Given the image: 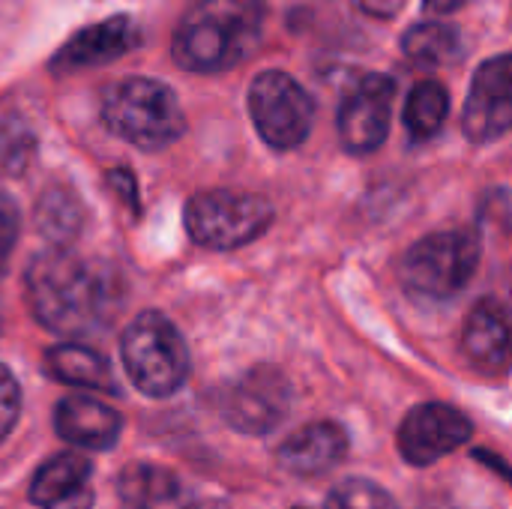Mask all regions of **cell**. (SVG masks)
<instances>
[{"instance_id": "18", "label": "cell", "mask_w": 512, "mask_h": 509, "mask_svg": "<svg viewBox=\"0 0 512 509\" xmlns=\"http://www.w3.org/2000/svg\"><path fill=\"white\" fill-rule=\"evenodd\" d=\"M129 509H174L180 498V486L174 474L156 465H129L117 483Z\"/></svg>"}, {"instance_id": "27", "label": "cell", "mask_w": 512, "mask_h": 509, "mask_svg": "<svg viewBox=\"0 0 512 509\" xmlns=\"http://www.w3.org/2000/svg\"><path fill=\"white\" fill-rule=\"evenodd\" d=\"M108 183H111V186H114V189L129 201V207L138 213V195H135L138 189H135V177H132L129 171H123V168H120V171H111V174H108Z\"/></svg>"}, {"instance_id": "16", "label": "cell", "mask_w": 512, "mask_h": 509, "mask_svg": "<svg viewBox=\"0 0 512 509\" xmlns=\"http://www.w3.org/2000/svg\"><path fill=\"white\" fill-rule=\"evenodd\" d=\"M348 456V435L342 426L324 420V423H309L300 432H294L276 453L279 465L288 474L297 477H318L342 465Z\"/></svg>"}, {"instance_id": "15", "label": "cell", "mask_w": 512, "mask_h": 509, "mask_svg": "<svg viewBox=\"0 0 512 509\" xmlns=\"http://www.w3.org/2000/svg\"><path fill=\"white\" fill-rule=\"evenodd\" d=\"M57 435L81 450H111L123 432V417L93 396H66L54 408Z\"/></svg>"}, {"instance_id": "11", "label": "cell", "mask_w": 512, "mask_h": 509, "mask_svg": "<svg viewBox=\"0 0 512 509\" xmlns=\"http://www.w3.org/2000/svg\"><path fill=\"white\" fill-rule=\"evenodd\" d=\"M462 129L474 144H489L512 129V54L486 60L471 84Z\"/></svg>"}, {"instance_id": "25", "label": "cell", "mask_w": 512, "mask_h": 509, "mask_svg": "<svg viewBox=\"0 0 512 509\" xmlns=\"http://www.w3.org/2000/svg\"><path fill=\"white\" fill-rule=\"evenodd\" d=\"M354 3H357L360 12H366L372 18H393V15L402 12V6L408 0H354Z\"/></svg>"}, {"instance_id": "5", "label": "cell", "mask_w": 512, "mask_h": 509, "mask_svg": "<svg viewBox=\"0 0 512 509\" xmlns=\"http://www.w3.org/2000/svg\"><path fill=\"white\" fill-rule=\"evenodd\" d=\"M477 264L480 240L474 231H438L405 252L399 276L417 297L450 300L474 279Z\"/></svg>"}, {"instance_id": "23", "label": "cell", "mask_w": 512, "mask_h": 509, "mask_svg": "<svg viewBox=\"0 0 512 509\" xmlns=\"http://www.w3.org/2000/svg\"><path fill=\"white\" fill-rule=\"evenodd\" d=\"M21 414V390L12 372L0 363V441L15 429Z\"/></svg>"}, {"instance_id": "30", "label": "cell", "mask_w": 512, "mask_h": 509, "mask_svg": "<svg viewBox=\"0 0 512 509\" xmlns=\"http://www.w3.org/2000/svg\"><path fill=\"white\" fill-rule=\"evenodd\" d=\"M297 509H306V507H297Z\"/></svg>"}, {"instance_id": "22", "label": "cell", "mask_w": 512, "mask_h": 509, "mask_svg": "<svg viewBox=\"0 0 512 509\" xmlns=\"http://www.w3.org/2000/svg\"><path fill=\"white\" fill-rule=\"evenodd\" d=\"M324 509H399V504L393 501V495L384 486L354 477V480L339 483L330 492Z\"/></svg>"}, {"instance_id": "12", "label": "cell", "mask_w": 512, "mask_h": 509, "mask_svg": "<svg viewBox=\"0 0 512 509\" xmlns=\"http://www.w3.org/2000/svg\"><path fill=\"white\" fill-rule=\"evenodd\" d=\"M141 42V33L135 30L132 18L114 15L108 21H99L93 27L78 30L54 57H51V72L54 75H69L78 69L90 66H105L126 51H132Z\"/></svg>"}, {"instance_id": "4", "label": "cell", "mask_w": 512, "mask_h": 509, "mask_svg": "<svg viewBox=\"0 0 512 509\" xmlns=\"http://www.w3.org/2000/svg\"><path fill=\"white\" fill-rule=\"evenodd\" d=\"M129 381L150 399L174 396L189 378V348L180 330L159 312H141L120 339Z\"/></svg>"}, {"instance_id": "6", "label": "cell", "mask_w": 512, "mask_h": 509, "mask_svg": "<svg viewBox=\"0 0 512 509\" xmlns=\"http://www.w3.org/2000/svg\"><path fill=\"white\" fill-rule=\"evenodd\" d=\"M186 231L204 249H240L273 225V204L249 192H201L186 204Z\"/></svg>"}, {"instance_id": "29", "label": "cell", "mask_w": 512, "mask_h": 509, "mask_svg": "<svg viewBox=\"0 0 512 509\" xmlns=\"http://www.w3.org/2000/svg\"><path fill=\"white\" fill-rule=\"evenodd\" d=\"M186 509H228L222 501H198V504H189Z\"/></svg>"}, {"instance_id": "7", "label": "cell", "mask_w": 512, "mask_h": 509, "mask_svg": "<svg viewBox=\"0 0 512 509\" xmlns=\"http://www.w3.org/2000/svg\"><path fill=\"white\" fill-rule=\"evenodd\" d=\"M249 114L258 135L276 150L300 147L315 123V102L288 72L267 69L249 87Z\"/></svg>"}, {"instance_id": "21", "label": "cell", "mask_w": 512, "mask_h": 509, "mask_svg": "<svg viewBox=\"0 0 512 509\" xmlns=\"http://www.w3.org/2000/svg\"><path fill=\"white\" fill-rule=\"evenodd\" d=\"M39 231L54 237V240H69L75 237L81 225V210L69 192H48L39 201Z\"/></svg>"}, {"instance_id": "2", "label": "cell", "mask_w": 512, "mask_h": 509, "mask_svg": "<svg viewBox=\"0 0 512 509\" xmlns=\"http://www.w3.org/2000/svg\"><path fill=\"white\" fill-rule=\"evenodd\" d=\"M261 30V0H198L174 30V60L204 75L234 69L252 54Z\"/></svg>"}, {"instance_id": "10", "label": "cell", "mask_w": 512, "mask_h": 509, "mask_svg": "<svg viewBox=\"0 0 512 509\" xmlns=\"http://www.w3.org/2000/svg\"><path fill=\"white\" fill-rule=\"evenodd\" d=\"M474 435L471 420L453 408V405H441V402H426L417 405L399 426V450L405 456L408 465L426 468L441 462L444 456L456 453L459 447H465Z\"/></svg>"}, {"instance_id": "26", "label": "cell", "mask_w": 512, "mask_h": 509, "mask_svg": "<svg viewBox=\"0 0 512 509\" xmlns=\"http://www.w3.org/2000/svg\"><path fill=\"white\" fill-rule=\"evenodd\" d=\"M489 213H492L495 222L504 225L507 234H512V192H495L489 198Z\"/></svg>"}, {"instance_id": "3", "label": "cell", "mask_w": 512, "mask_h": 509, "mask_svg": "<svg viewBox=\"0 0 512 509\" xmlns=\"http://www.w3.org/2000/svg\"><path fill=\"white\" fill-rule=\"evenodd\" d=\"M102 117L117 138L141 150L168 147L186 129V117L174 90L153 78H126L114 84L105 93Z\"/></svg>"}, {"instance_id": "24", "label": "cell", "mask_w": 512, "mask_h": 509, "mask_svg": "<svg viewBox=\"0 0 512 509\" xmlns=\"http://www.w3.org/2000/svg\"><path fill=\"white\" fill-rule=\"evenodd\" d=\"M18 228H21V216H18V207L9 195L0 192V276L6 270V261L15 249V240H18Z\"/></svg>"}, {"instance_id": "28", "label": "cell", "mask_w": 512, "mask_h": 509, "mask_svg": "<svg viewBox=\"0 0 512 509\" xmlns=\"http://www.w3.org/2000/svg\"><path fill=\"white\" fill-rule=\"evenodd\" d=\"M471 0H426V9L432 15H450V12H459L462 6H468Z\"/></svg>"}, {"instance_id": "17", "label": "cell", "mask_w": 512, "mask_h": 509, "mask_svg": "<svg viewBox=\"0 0 512 509\" xmlns=\"http://www.w3.org/2000/svg\"><path fill=\"white\" fill-rule=\"evenodd\" d=\"M42 366L54 381L69 384V387H84V390L111 393V396L120 390L111 363L99 351L78 345V342H63V345L48 348L42 357Z\"/></svg>"}, {"instance_id": "14", "label": "cell", "mask_w": 512, "mask_h": 509, "mask_svg": "<svg viewBox=\"0 0 512 509\" xmlns=\"http://www.w3.org/2000/svg\"><path fill=\"white\" fill-rule=\"evenodd\" d=\"M93 465L78 453L48 459L30 486V501L39 509H93Z\"/></svg>"}, {"instance_id": "8", "label": "cell", "mask_w": 512, "mask_h": 509, "mask_svg": "<svg viewBox=\"0 0 512 509\" xmlns=\"http://www.w3.org/2000/svg\"><path fill=\"white\" fill-rule=\"evenodd\" d=\"M396 99V81L390 75H366L342 99L339 141L348 153H375L390 135V114Z\"/></svg>"}, {"instance_id": "9", "label": "cell", "mask_w": 512, "mask_h": 509, "mask_svg": "<svg viewBox=\"0 0 512 509\" xmlns=\"http://www.w3.org/2000/svg\"><path fill=\"white\" fill-rule=\"evenodd\" d=\"M288 411H291V387L282 378V372L270 366H258L246 372L222 396L225 420L246 435L273 432L288 417Z\"/></svg>"}, {"instance_id": "19", "label": "cell", "mask_w": 512, "mask_h": 509, "mask_svg": "<svg viewBox=\"0 0 512 509\" xmlns=\"http://www.w3.org/2000/svg\"><path fill=\"white\" fill-rule=\"evenodd\" d=\"M402 48L414 63L423 66H447L456 63L462 54V36L453 24L444 21H423L414 24L405 36H402Z\"/></svg>"}, {"instance_id": "1", "label": "cell", "mask_w": 512, "mask_h": 509, "mask_svg": "<svg viewBox=\"0 0 512 509\" xmlns=\"http://www.w3.org/2000/svg\"><path fill=\"white\" fill-rule=\"evenodd\" d=\"M27 300L42 327L60 336H93L111 324L123 291L111 267L51 249L27 270Z\"/></svg>"}, {"instance_id": "13", "label": "cell", "mask_w": 512, "mask_h": 509, "mask_svg": "<svg viewBox=\"0 0 512 509\" xmlns=\"http://www.w3.org/2000/svg\"><path fill=\"white\" fill-rule=\"evenodd\" d=\"M462 351L483 375H504L512 366V318L498 300H480L462 330Z\"/></svg>"}, {"instance_id": "20", "label": "cell", "mask_w": 512, "mask_h": 509, "mask_svg": "<svg viewBox=\"0 0 512 509\" xmlns=\"http://www.w3.org/2000/svg\"><path fill=\"white\" fill-rule=\"evenodd\" d=\"M450 114V93L441 81H420L405 102V129L414 141H429L441 132Z\"/></svg>"}]
</instances>
